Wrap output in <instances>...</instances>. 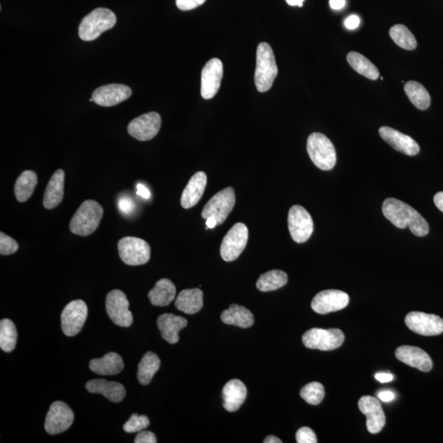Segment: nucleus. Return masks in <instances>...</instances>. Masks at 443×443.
Here are the masks:
<instances>
[{"instance_id": "cd10ccee", "label": "nucleus", "mask_w": 443, "mask_h": 443, "mask_svg": "<svg viewBox=\"0 0 443 443\" xmlns=\"http://www.w3.org/2000/svg\"><path fill=\"white\" fill-rule=\"evenodd\" d=\"M175 307L187 314L198 313L203 307V292L199 288L181 290L175 300Z\"/></svg>"}, {"instance_id": "e433bc0d", "label": "nucleus", "mask_w": 443, "mask_h": 443, "mask_svg": "<svg viewBox=\"0 0 443 443\" xmlns=\"http://www.w3.org/2000/svg\"><path fill=\"white\" fill-rule=\"evenodd\" d=\"M389 34L392 41L395 42L399 47H401L406 51H413L417 47V41L413 34L410 32L406 26L402 24L395 25L393 26Z\"/></svg>"}, {"instance_id": "20e7f679", "label": "nucleus", "mask_w": 443, "mask_h": 443, "mask_svg": "<svg viewBox=\"0 0 443 443\" xmlns=\"http://www.w3.org/2000/svg\"><path fill=\"white\" fill-rule=\"evenodd\" d=\"M116 23V15L110 9L96 8L82 19L79 26V37L84 41H95L102 33L115 27Z\"/></svg>"}, {"instance_id": "6e6552de", "label": "nucleus", "mask_w": 443, "mask_h": 443, "mask_svg": "<svg viewBox=\"0 0 443 443\" xmlns=\"http://www.w3.org/2000/svg\"><path fill=\"white\" fill-rule=\"evenodd\" d=\"M118 253L123 263L131 266L145 264L150 259V246L146 240L126 236L118 241Z\"/></svg>"}, {"instance_id": "79ce46f5", "label": "nucleus", "mask_w": 443, "mask_h": 443, "mask_svg": "<svg viewBox=\"0 0 443 443\" xmlns=\"http://www.w3.org/2000/svg\"><path fill=\"white\" fill-rule=\"evenodd\" d=\"M206 0H176V7L182 11H189L200 6Z\"/></svg>"}, {"instance_id": "5fc2aeb1", "label": "nucleus", "mask_w": 443, "mask_h": 443, "mask_svg": "<svg viewBox=\"0 0 443 443\" xmlns=\"http://www.w3.org/2000/svg\"><path fill=\"white\" fill-rule=\"evenodd\" d=\"M290 6H303L304 0H285Z\"/></svg>"}, {"instance_id": "5701e85b", "label": "nucleus", "mask_w": 443, "mask_h": 443, "mask_svg": "<svg viewBox=\"0 0 443 443\" xmlns=\"http://www.w3.org/2000/svg\"><path fill=\"white\" fill-rule=\"evenodd\" d=\"M187 320L184 317L176 316L172 314L160 315L157 320L158 328L161 336L166 342L175 344L179 341V332L186 327Z\"/></svg>"}, {"instance_id": "bb28decb", "label": "nucleus", "mask_w": 443, "mask_h": 443, "mask_svg": "<svg viewBox=\"0 0 443 443\" xmlns=\"http://www.w3.org/2000/svg\"><path fill=\"white\" fill-rule=\"evenodd\" d=\"M89 366L94 373L105 376L115 375L124 368L122 357L115 352L108 353L100 359H93Z\"/></svg>"}, {"instance_id": "c9c22d12", "label": "nucleus", "mask_w": 443, "mask_h": 443, "mask_svg": "<svg viewBox=\"0 0 443 443\" xmlns=\"http://www.w3.org/2000/svg\"><path fill=\"white\" fill-rule=\"evenodd\" d=\"M18 333L11 320L4 319L0 322V348L4 352H11L16 347Z\"/></svg>"}, {"instance_id": "6ab92c4d", "label": "nucleus", "mask_w": 443, "mask_h": 443, "mask_svg": "<svg viewBox=\"0 0 443 443\" xmlns=\"http://www.w3.org/2000/svg\"><path fill=\"white\" fill-rule=\"evenodd\" d=\"M131 93V88L122 84H108L96 89L92 98L98 105L111 107L127 101Z\"/></svg>"}, {"instance_id": "9b49d317", "label": "nucleus", "mask_w": 443, "mask_h": 443, "mask_svg": "<svg viewBox=\"0 0 443 443\" xmlns=\"http://www.w3.org/2000/svg\"><path fill=\"white\" fill-rule=\"evenodd\" d=\"M88 315V308L82 300H72L63 309L61 314V326L68 337L76 336L81 332Z\"/></svg>"}, {"instance_id": "49530a36", "label": "nucleus", "mask_w": 443, "mask_h": 443, "mask_svg": "<svg viewBox=\"0 0 443 443\" xmlns=\"http://www.w3.org/2000/svg\"><path fill=\"white\" fill-rule=\"evenodd\" d=\"M378 397L383 402H390L395 399V394L392 391L386 390L378 392Z\"/></svg>"}, {"instance_id": "a19ab883", "label": "nucleus", "mask_w": 443, "mask_h": 443, "mask_svg": "<svg viewBox=\"0 0 443 443\" xmlns=\"http://www.w3.org/2000/svg\"><path fill=\"white\" fill-rule=\"evenodd\" d=\"M295 439L298 443H316L317 437L314 432L309 427H302L297 432Z\"/></svg>"}, {"instance_id": "1a4fd4ad", "label": "nucleus", "mask_w": 443, "mask_h": 443, "mask_svg": "<svg viewBox=\"0 0 443 443\" xmlns=\"http://www.w3.org/2000/svg\"><path fill=\"white\" fill-rule=\"evenodd\" d=\"M249 231L243 223L236 224L226 234L220 246V255L226 262L238 259L248 245Z\"/></svg>"}, {"instance_id": "58836bf2", "label": "nucleus", "mask_w": 443, "mask_h": 443, "mask_svg": "<svg viewBox=\"0 0 443 443\" xmlns=\"http://www.w3.org/2000/svg\"><path fill=\"white\" fill-rule=\"evenodd\" d=\"M150 425V420L146 416H138L133 413L125 425H123V430L128 433L138 432L146 430Z\"/></svg>"}, {"instance_id": "c85d7f7f", "label": "nucleus", "mask_w": 443, "mask_h": 443, "mask_svg": "<svg viewBox=\"0 0 443 443\" xmlns=\"http://www.w3.org/2000/svg\"><path fill=\"white\" fill-rule=\"evenodd\" d=\"M175 297V285L167 278L158 281L154 288L148 294L151 304L155 307H161L170 304L171 302H174Z\"/></svg>"}, {"instance_id": "2f4dec72", "label": "nucleus", "mask_w": 443, "mask_h": 443, "mask_svg": "<svg viewBox=\"0 0 443 443\" xmlns=\"http://www.w3.org/2000/svg\"><path fill=\"white\" fill-rule=\"evenodd\" d=\"M404 91L409 100L418 110H426L430 106L431 98L426 88L415 81L407 82L404 85Z\"/></svg>"}, {"instance_id": "39448f33", "label": "nucleus", "mask_w": 443, "mask_h": 443, "mask_svg": "<svg viewBox=\"0 0 443 443\" xmlns=\"http://www.w3.org/2000/svg\"><path fill=\"white\" fill-rule=\"evenodd\" d=\"M310 160L319 169L328 171L336 165L337 154L331 141L322 133L314 132L307 140Z\"/></svg>"}, {"instance_id": "a18cd8bd", "label": "nucleus", "mask_w": 443, "mask_h": 443, "mask_svg": "<svg viewBox=\"0 0 443 443\" xmlns=\"http://www.w3.org/2000/svg\"><path fill=\"white\" fill-rule=\"evenodd\" d=\"M361 23V19L357 15H352L345 21V26L349 30L357 29Z\"/></svg>"}, {"instance_id": "393cba45", "label": "nucleus", "mask_w": 443, "mask_h": 443, "mask_svg": "<svg viewBox=\"0 0 443 443\" xmlns=\"http://www.w3.org/2000/svg\"><path fill=\"white\" fill-rule=\"evenodd\" d=\"M246 394L245 384L238 379H231L225 384L223 388L224 407L229 412H235L238 410L244 403Z\"/></svg>"}, {"instance_id": "4be33fe9", "label": "nucleus", "mask_w": 443, "mask_h": 443, "mask_svg": "<svg viewBox=\"0 0 443 443\" xmlns=\"http://www.w3.org/2000/svg\"><path fill=\"white\" fill-rule=\"evenodd\" d=\"M207 185V176L204 172H196L187 184L181 197L182 208L191 209L203 195Z\"/></svg>"}, {"instance_id": "dca6fc26", "label": "nucleus", "mask_w": 443, "mask_h": 443, "mask_svg": "<svg viewBox=\"0 0 443 443\" xmlns=\"http://www.w3.org/2000/svg\"><path fill=\"white\" fill-rule=\"evenodd\" d=\"M224 75L223 63L219 58L207 62L201 72V96L210 100L218 93Z\"/></svg>"}, {"instance_id": "4468645a", "label": "nucleus", "mask_w": 443, "mask_h": 443, "mask_svg": "<svg viewBox=\"0 0 443 443\" xmlns=\"http://www.w3.org/2000/svg\"><path fill=\"white\" fill-rule=\"evenodd\" d=\"M405 323L411 331L422 336H437L443 333V319L435 314L411 312L406 315Z\"/></svg>"}, {"instance_id": "f704fd0d", "label": "nucleus", "mask_w": 443, "mask_h": 443, "mask_svg": "<svg viewBox=\"0 0 443 443\" xmlns=\"http://www.w3.org/2000/svg\"><path fill=\"white\" fill-rule=\"evenodd\" d=\"M288 274L282 270H271L260 275L256 288L260 292L267 293L284 287L288 283Z\"/></svg>"}, {"instance_id": "ea45409f", "label": "nucleus", "mask_w": 443, "mask_h": 443, "mask_svg": "<svg viewBox=\"0 0 443 443\" xmlns=\"http://www.w3.org/2000/svg\"><path fill=\"white\" fill-rule=\"evenodd\" d=\"M18 248L16 240L4 233H0V254L2 255H13L17 252Z\"/></svg>"}, {"instance_id": "7ed1b4c3", "label": "nucleus", "mask_w": 443, "mask_h": 443, "mask_svg": "<svg viewBox=\"0 0 443 443\" xmlns=\"http://www.w3.org/2000/svg\"><path fill=\"white\" fill-rule=\"evenodd\" d=\"M103 214L102 206L97 201H84L73 215L69 229L75 235H91L100 226Z\"/></svg>"}, {"instance_id": "de8ad7c7", "label": "nucleus", "mask_w": 443, "mask_h": 443, "mask_svg": "<svg viewBox=\"0 0 443 443\" xmlns=\"http://www.w3.org/2000/svg\"><path fill=\"white\" fill-rule=\"evenodd\" d=\"M375 378L378 381L384 383L392 381L394 379V376L392 373H378L375 374Z\"/></svg>"}, {"instance_id": "9d476101", "label": "nucleus", "mask_w": 443, "mask_h": 443, "mask_svg": "<svg viewBox=\"0 0 443 443\" xmlns=\"http://www.w3.org/2000/svg\"><path fill=\"white\" fill-rule=\"evenodd\" d=\"M288 229L297 243H304L314 231V222L308 211L300 205H294L288 213Z\"/></svg>"}, {"instance_id": "72a5a7b5", "label": "nucleus", "mask_w": 443, "mask_h": 443, "mask_svg": "<svg viewBox=\"0 0 443 443\" xmlns=\"http://www.w3.org/2000/svg\"><path fill=\"white\" fill-rule=\"evenodd\" d=\"M160 359L156 354L147 352L138 366L137 378L142 385H147L160 367Z\"/></svg>"}, {"instance_id": "603ef678", "label": "nucleus", "mask_w": 443, "mask_h": 443, "mask_svg": "<svg viewBox=\"0 0 443 443\" xmlns=\"http://www.w3.org/2000/svg\"><path fill=\"white\" fill-rule=\"evenodd\" d=\"M206 226H208L209 229H214V226L218 225V222H217L216 219L214 217H210V218L206 219Z\"/></svg>"}, {"instance_id": "aec40b11", "label": "nucleus", "mask_w": 443, "mask_h": 443, "mask_svg": "<svg viewBox=\"0 0 443 443\" xmlns=\"http://www.w3.org/2000/svg\"><path fill=\"white\" fill-rule=\"evenodd\" d=\"M379 135L384 141L398 152L408 156H415L420 150L418 143L403 133L389 127H382L378 130Z\"/></svg>"}, {"instance_id": "8fccbe9b", "label": "nucleus", "mask_w": 443, "mask_h": 443, "mask_svg": "<svg viewBox=\"0 0 443 443\" xmlns=\"http://www.w3.org/2000/svg\"><path fill=\"white\" fill-rule=\"evenodd\" d=\"M433 201H435V204L437 207V209L443 213V191L438 192V193L435 195Z\"/></svg>"}, {"instance_id": "423d86ee", "label": "nucleus", "mask_w": 443, "mask_h": 443, "mask_svg": "<svg viewBox=\"0 0 443 443\" xmlns=\"http://www.w3.org/2000/svg\"><path fill=\"white\" fill-rule=\"evenodd\" d=\"M345 340L344 333L338 328L309 329L302 337V342L309 349L320 351H333L342 346Z\"/></svg>"}, {"instance_id": "a878e982", "label": "nucleus", "mask_w": 443, "mask_h": 443, "mask_svg": "<svg viewBox=\"0 0 443 443\" xmlns=\"http://www.w3.org/2000/svg\"><path fill=\"white\" fill-rule=\"evenodd\" d=\"M64 179L65 172L63 169L54 172L44 191L43 199L44 208L53 210L61 203L64 194Z\"/></svg>"}, {"instance_id": "f8f14e48", "label": "nucleus", "mask_w": 443, "mask_h": 443, "mask_svg": "<svg viewBox=\"0 0 443 443\" xmlns=\"http://www.w3.org/2000/svg\"><path fill=\"white\" fill-rule=\"evenodd\" d=\"M106 310L108 317L117 326L128 328L132 324L133 316L129 310V302L122 290H113L107 295Z\"/></svg>"}, {"instance_id": "4c0bfd02", "label": "nucleus", "mask_w": 443, "mask_h": 443, "mask_svg": "<svg viewBox=\"0 0 443 443\" xmlns=\"http://www.w3.org/2000/svg\"><path fill=\"white\" fill-rule=\"evenodd\" d=\"M300 395L310 405L317 406L323 400L325 395L324 387L323 384L320 383H310L302 387Z\"/></svg>"}, {"instance_id": "473e14b6", "label": "nucleus", "mask_w": 443, "mask_h": 443, "mask_svg": "<svg viewBox=\"0 0 443 443\" xmlns=\"http://www.w3.org/2000/svg\"><path fill=\"white\" fill-rule=\"evenodd\" d=\"M347 62L354 71L361 75L375 81L379 77L378 69L366 57L357 52H349L347 56Z\"/></svg>"}, {"instance_id": "b1692460", "label": "nucleus", "mask_w": 443, "mask_h": 443, "mask_svg": "<svg viewBox=\"0 0 443 443\" xmlns=\"http://www.w3.org/2000/svg\"><path fill=\"white\" fill-rule=\"evenodd\" d=\"M86 387L89 392L101 394L112 402H120L126 396L125 387L121 383L105 379H92L86 383Z\"/></svg>"}, {"instance_id": "a211bd4d", "label": "nucleus", "mask_w": 443, "mask_h": 443, "mask_svg": "<svg viewBox=\"0 0 443 443\" xmlns=\"http://www.w3.org/2000/svg\"><path fill=\"white\" fill-rule=\"evenodd\" d=\"M359 410L366 416V426L369 432L378 433L385 426L386 417L380 402L375 397L364 396L358 402Z\"/></svg>"}, {"instance_id": "37998d69", "label": "nucleus", "mask_w": 443, "mask_h": 443, "mask_svg": "<svg viewBox=\"0 0 443 443\" xmlns=\"http://www.w3.org/2000/svg\"><path fill=\"white\" fill-rule=\"evenodd\" d=\"M135 443H156V437L152 432L141 431L135 438Z\"/></svg>"}, {"instance_id": "09e8293b", "label": "nucleus", "mask_w": 443, "mask_h": 443, "mask_svg": "<svg viewBox=\"0 0 443 443\" xmlns=\"http://www.w3.org/2000/svg\"><path fill=\"white\" fill-rule=\"evenodd\" d=\"M137 195H141L143 198L149 199L150 196V192L143 184L137 185Z\"/></svg>"}, {"instance_id": "f03ea898", "label": "nucleus", "mask_w": 443, "mask_h": 443, "mask_svg": "<svg viewBox=\"0 0 443 443\" xmlns=\"http://www.w3.org/2000/svg\"><path fill=\"white\" fill-rule=\"evenodd\" d=\"M278 66L272 47L268 43H260L256 52L255 82L259 92L270 90L278 76Z\"/></svg>"}, {"instance_id": "c756f323", "label": "nucleus", "mask_w": 443, "mask_h": 443, "mask_svg": "<svg viewBox=\"0 0 443 443\" xmlns=\"http://www.w3.org/2000/svg\"><path fill=\"white\" fill-rule=\"evenodd\" d=\"M221 319L226 324L235 325L248 328L254 324V315L248 309L238 304H231L229 309L221 314Z\"/></svg>"}, {"instance_id": "864d4df0", "label": "nucleus", "mask_w": 443, "mask_h": 443, "mask_svg": "<svg viewBox=\"0 0 443 443\" xmlns=\"http://www.w3.org/2000/svg\"><path fill=\"white\" fill-rule=\"evenodd\" d=\"M264 443H282V440L279 439L278 437L275 436H269L265 438Z\"/></svg>"}, {"instance_id": "f3484780", "label": "nucleus", "mask_w": 443, "mask_h": 443, "mask_svg": "<svg viewBox=\"0 0 443 443\" xmlns=\"http://www.w3.org/2000/svg\"><path fill=\"white\" fill-rule=\"evenodd\" d=\"M349 304V295L339 290H326L314 297L312 307L314 312L326 314L346 308Z\"/></svg>"}, {"instance_id": "f257e3e1", "label": "nucleus", "mask_w": 443, "mask_h": 443, "mask_svg": "<svg viewBox=\"0 0 443 443\" xmlns=\"http://www.w3.org/2000/svg\"><path fill=\"white\" fill-rule=\"evenodd\" d=\"M383 214L397 229H410L416 236H425L430 226L423 217L411 206L395 198H388L383 204Z\"/></svg>"}, {"instance_id": "c03bdc74", "label": "nucleus", "mask_w": 443, "mask_h": 443, "mask_svg": "<svg viewBox=\"0 0 443 443\" xmlns=\"http://www.w3.org/2000/svg\"><path fill=\"white\" fill-rule=\"evenodd\" d=\"M120 210L123 214H128L131 213L133 208H134V204H133V202L130 198L124 197V198H122L120 200Z\"/></svg>"}, {"instance_id": "0eeeda50", "label": "nucleus", "mask_w": 443, "mask_h": 443, "mask_svg": "<svg viewBox=\"0 0 443 443\" xmlns=\"http://www.w3.org/2000/svg\"><path fill=\"white\" fill-rule=\"evenodd\" d=\"M236 203L235 191L233 187L220 191L207 202L202 211V218L207 219L214 217L218 225L223 224L233 211Z\"/></svg>"}, {"instance_id": "7c9ffc66", "label": "nucleus", "mask_w": 443, "mask_h": 443, "mask_svg": "<svg viewBox=\"0 0 443 443\" xmlns=\"http://www.w3.org/2000/svg\"><path fill=\"white\" fill-rule=\"evenodd\" d=\"M37 185V176L36 172L26 170L19 176L15 184L14 193L16 199L23 203L31 198L34 188Z\"/></svg>"}, {"instance_id": "3c124183", "label": "nucleus", "mask_w": 443, "mask_h": 443, "mask_svg": "<svg viewBox=\"0 0 443 443\" xmlns=\"http://www.w3.org/2000/svg\"><path fill=\"white\" fill-rule=\"evenodd\" d=\"M330 7L334 10H339L343 8L346 1L345 0H329Z\"/></svg>"}, {"instance_id": "412c9836", "label": "nucleus", "mask_w": 443, "mask_h": 443, "mask_svg": "<svg viewBox=\"0 0 443 443\" xmlns=\"http://www.w3.org/2000/svg\"><path fill=\"white\" fill-rule=\"evenodd\" d=\"M395 356L399 361L422 372H430L432 368L431 357L420 347H399L396 349Z\"/></svg>"}, {"instance_id": "2eb2a0df", "label": "nucleus", "mask_w": 443, "mask_h": 443, "mask_svg": "<svg viewBox=\"0 0 443 443\" xmlns=\"http://www.w3.org/2000/svg\"><path fill=\"white\" fill-rule=\"evenodd\" d=\"M161 123L159 113L150 112L133 120L127 127V131L138 141H150L159 133Z\"/></svg>"}, {"instance_id": "ddd939ff", "label": "nucleus", "mask_w": 443, "mask_h": 443, "mask_svg": "<svg viewBox=\"0 0 443 443\" xmlns=\"http://www.w3.org/2000/svg\"><path fill=\"white\" fill-rule=\"evenodd\" d=\"M74 420L72 409L66 403L56 402L52 404L47 413L44 428L49 435H58L71 427Z\"/></svg>"}]
</instances>
